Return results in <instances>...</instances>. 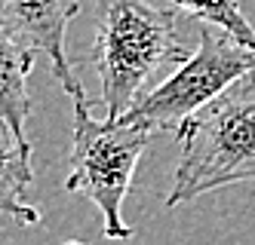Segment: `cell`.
<instances>
[{
  "instance_id": "6da1fadb",
  "label": "cell",
  "mask_w": 255,
  "mask_h": 245,
  "mask_svg": "<svg viewBox=\"0 0 255 245\" xmlns=\"http://www.w3.org/2000/svg\"><path fill=\"white\" fill-rule=\"evenodd\" d=\"M181 157L166 193V209L228 184L255 181V71L178 126Z\"/></svg>"
},
{
  "instance_id": "7a4b0ae2",
  "label": "cell",
  "mask_w": 255,
  "mask_h": 245,
  "mask_svg": "<svg viewBox=\"0 0 255 245\" xmlns=\"http://www.w3.org/2000/svg\"><path fill=\"white\" fill-rule=\"evenodd\" d=\"M178 28V12L151 6L148 0H99L93 65L108 117H123L160 68L181 65L191 55Z\"/></svg>"
},
{
  "instance_id": "3957f363",
  "label": "cell",
  "mask_w": 255,
  "mask_h": 245,
  "mask_svg": "<svg viewBox=\"0 0 255 245\" xmlns=\"http://www.w3.org/2000/svg\"><path fill=\"white\" fill-rule=\"evenodd\" d=\"M74 101V126H71V154L65 190L89 199L102 215V233L108 239H132V227L123 221V199L129 196L135 165L151 144L154 132L132 126L123 117L96 120L86 95Z\"/></svg>"
},
{
  "instance_id": "277c9868",
  "label": "cell",
  "mask_w": 255,
  "mask_h": 245,
  "mask_svg": "<svg viewBox=\"0 0 255 245\" xmlns=\"http://www.w3.org/2000/svg\"><path fill=\"white\" fill-rule=\"evenodd\" d=\"M197 40V49L175 68V74L144 92L123 114V120L148 132H178V126L200 107H206L218 92L255 71V52L237 43L234 37L200 25Z\"/></svg>"
},
{
  "instance_id": "5b68a950",
  "label": "cell",
  "mask_w": 255,
  "mask_h": 245,
  "mask_svg": "<svg viewBox=\"0 0 255 245\" xmlns=\"http://www.w3.org/2000/svg\"><path fill=\"white\" fill-rule=\"evenodd\" d=\"M77 12L80 0H0V22L31 52L46 55L56 80L71 98L83 95V83L65 52V34Z\"/></svg>"
},
{
  "instance_id": "8992f818",
  "label": "cell",
  "mask_w": 255,
  "mask_h": 245,
  "mask_svg": "<svg viewBox=\"0 0 255 245\" xmlns=\"http://www.w3.org/2000/svg\"><path fill=\"white\" fill-rule=\"evenodd\" d=\"M31 181V141L0 117V215L19 221L22 227L40 224V212L25 202Z\"/></svg>"
},
{
  "instance_id": "52a82bcc",
  "label": "cell",
  "mask_w": 255,
  "mask_h": 245,
  "mask_svg": "<svg viewBox=\"0 0 255 245\" xmlns=\"http://www.w3.org/2000/svg\"><path fill=\"white\" fill-rule=\"evenodd\" d=\"M34 55L25 43H19L0 22V117L19 135H25V123L31 117L28 98V74L34 68Z\"/></svg>"
},
{
  "instance_id": "ba28073f",
  "label": "cell",
  "mask_w": 255,
  "mask_h": 245,
  "mask_svg": "<svg viewBox=\"0 0 255 245\" xmlns=\"http://www.w3.org/2000/svg\"><path fill=\"white\" fill-rule=\"evenodd\" d=\"M172 6L178 12L191 15L200 25H212L222 34L234 37L237 43H243L246 49L255 52V28L243 15L237 0H172Z\"/></svg>"
},
{
  "instance_id": "9c48e42d",
  "label": "cell",
  "mask_w": 255,
  "mask_h": 245,
  "mask_svg": "<svg viewBox=\"0 0 255 245\" xmlns=\"http://www.w3.org/2000/svg\"><path fill=\"white\" fill-rule=\"evenodd\" d=\"M62 245H86V242H80V239H68V242H62Z\"/></svg>"
}]
</instances>
